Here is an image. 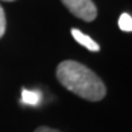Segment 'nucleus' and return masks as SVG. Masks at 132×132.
Wrapping results in <instances>:
<instances>
[{
  "label": "nucleus",
  "mask_w": 132,
  "mask_h": 132,
  "mask_svg": "<svg viewBox=\"0 0 132 132\" xmlns=\"http://www.w3.org/2000/svg\"><path fill=\"white\" fill-rule=\"evenodd\" d=\"M57 78L63 88L84 100L100 101L106 94L103 80L88 66L73 59H66L58 65Z\"/></svg>",
  "instance_id": "f257e3e1"
},
{
  "label": "nucleus",
  "mask_w": 132,
  "mask_h": 132,
  "mask_svg": "<svg viewBox=\"0 0 132 132\" xmlns=\"http://www.w3.org/2000/svg\"><path fill=\"white\" fill-rule=\"evenodd\" d=\"M71 14L84 22H93L97 18V7L93 0H61Z\"/></svg>",
  "instance_id": "f03ea898"
},
{
  "label": "nucleus",
  "mask_w": 132,
  "mask_h": 132,
  "mask_svg": "<svg viewBox=\"0 0 132 132\" xmlns=\"http://www.w3.org/2000/svg\"><path fill=\"white\" fill-rule=\"evenodd\" d=\"M71 35H73V38L78 42L80 45H82L85 49L88 50H90V51H94V53H97L100 51V46L96 43V42L89 37V35L86 34H84L82 31H80V30H77V28H71Z\"/></svg>",
  "instance_id": "7ed1b4c3"
},
{
  "label": "nucleus",
  "mask_w": 132,
  "mask_h": 132,
  "mask_svg": "<svg viewBox=\"0 0 132 132\" xmlns=\"http://www.w3.org/2000/svg\"><path fill=\"white\" fill-rule=\"evenodd\" d=\"M42 100V96L39 92H31L27 89L22 90V103L28 104V105H38Z\"/></svg>",
  "instance_id": "20e7f679"
},
{
  "label": "nucleus",
  "mask_w": 132,
  "mask_h": 132,
  "mask_svg": "<svg viewBox=\"0 0 132 132\" xmlns=\"http://www.w3.org/2000/svg\"><path fill=\"white\" fill-rule=\"evenodd\" d=\"M119 27L124 32H131L132 31V18H131L129 14L124 12V14L120 15V18H119Z\"/></svg>",
  "instance_id": "39448f33"
},
{
  "label": "nucleus",
  "mask_w": 132,
  "mask_h": 132,
  "mask_svg": "<svg viewBox=\"0 0 132 132\" xmlns=\"http://www.w3.org/2000/svg\"><path fill=\"white\" fill-rule=\"evenodd\" d=\"M5 28H7V19H5V12L3 7L0 5V39L5 34Z\"/></svg>",
  "instance_id": "423d86ee"
},
{
  "label": "nucleus",
  "mask_w": 132,
  "mask_h": 132,
  "mask_svg": "<svg viewBox=\"0 0 132 132\" xmlns=\"http://www.w3.org/2000/svg\"><path fill=\"white\" fill-rule=\"evenodd\" d=\"M34 132H61L55 128H50V127H46V125H42V127H38Z\"/></svg>",
  "instance_id": "0eeeda50"
},
{
  "label": "nucleus",
  "mask_w": 132,
  "mask_h": 132,
  "mask_svg": "<svg viewBox=\"0 0 132 132\" xmlns=\"http://www.w3.org/2000/svg\"><path fill=\"white\" fill-rule=\"evenodd\" d=\"M3 2H15V0H3Z\"/></svg>",
  "instance_id": "6e6552de"
}]
</instances>
